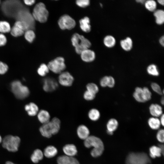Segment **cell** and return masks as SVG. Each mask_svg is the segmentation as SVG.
Segmentation results:
<instances>
[{"mask_svg":"<svg viewBox=\"0 0 164 164\" xmlns=\"http://www.w3.org/2000/svg\"><path fill=\"white\" fill-rule=\"evenodd\" d=\"M37 115L38 120L43 124L48 122L51 120L50 113L45 109L39 110Z\"/></svg>","mask_w":164,"mask_h":164,"instance_id":"obj_18","label":"cell"},{"mask_svg":"<svg viewBox=\"0 0 164 164\" xmlns=\"http://www.w3.org/2000/svg\"><path fill=\"white\" fill-rule=\"evenodd\" d=\"M8 67L5 63L0 61V74H3L8 71Z\"/></svg>","mask_w":164,"mask_h":164,"instance_id":"obj_44","label":"cell"},{"mask_svg":"<svg viewBox=\"0 0 164 164\" xmlns=\"http://www.w3.org/2000/svg\"><path fill=\"white\" fill-rule=\"evenodd\" d=\"M136 1L137 2H138V3H141L142 4H144L145 3V0H136Z\"/></svg>","mask_w":164,"mask_h":164,"instance_id":"obj_51","label":"cell"},{"mask_svg":"<svg viewBox=\"0 0 164 164\" xmlns=\"http://www.w3.org/2000/svg\"><path fill=\"white\" fill-rule=\"evenodd\" d=\"M160 118L159 120L161 124V125H162L163 126L164 125V115L163 114H162L160 117Z\"/></svg>","mask_w":164,"mask_h":164,"instance_id":"obj_48","label":"cell"},{"mask_svg":"<svg viewBox=\"0 0 164 164\" xmlns=\"http://www.w3.org/2000/svg\"><path fill=\"white\" fill-rule=\"evenodd\" d=\"M76 3L79 6L84 8L89 5L90 1L88 0H78L76 1Z\"/></svg>","mask_w":164,"mask_h":164,"instance_id":"obj_42","label":"cell"},{"mask_svg":"<svg viewBox=\"0 0 164 164\" xmlns=\"http://www.w3.org/2000/svg\"><path fill=\"white\" fill-rule=\"evenodd\" d=\"M150 163V159L144 152H131L125 160V164H149Z\"/></svg>","mask_w":164,"mask_h":164,"instance_id":"obj_5","label":"cell"},{"mask_svg":"<svg viewBox=\"0 0 164 164\" xmlns=\"http://www.w3.org/2000/svg\"><path fill=\"white\" fill-rule=\"evenodd\" d=\"M160 102H161V104L162 105L164 104V98L163 97H162V98Z\"/></svg>","mask_w":164,"mask_h":164,"instance_id":"obj_53","label":"cell"},{"mask_svg":"<svg viewBox=\"0 0 164 164\" xmlns=\"http://www.w3.org/2000/svg\"><path fill=\"white\" fill-rule=\"evenodd\" d=\"M80 54L82 60L87 63L93 61L95 58V55L94 51L89 49L83 50Z\"/></svg>","mask_w":164,"mask_h":164,"instance_id":"obj_15","label":"cell"},{"mask_svg":"<svg viewBox=\"0 0 164 164\" xmlns=\"http://www.w3.org/2000/svg\"><path fill=\"white\" fill-rule=\"evenodd\" d=\"M142 90L145 102L150 101L152 97V94L151 91L148 87H142Z\"/></svg>","mask_w":164,"mask_h":164,"instance_id":"obj_40","label":"cell"},{"mask_svg":"<svg viewBox=\"0 0 164 164\" xmlns=\"http://www.w3.org/2000/svg\"><path fill=\"white\" fill-rule=\"evenodd\" d=\"M154 16L156 23L159 25L162 24L164 22V11L162 9L155 10L154 12Z\"/></svg>","mask_w":164,"mask_h":164,"instance_id":"obj_30","label":"cell"},{"mask_svg":"<svg viewBox=\"0 0 164 164\" xmlns=\"http://www.w3.org/2000/svg\"><path fill=\"white\" fill-rule=\"evenodd\" d=\"M152 90L155 93L159 95H162L164 93V90H162L160 85L155 82H152L151 84Z\"/></svg>","mask_w":164,"mask_h":164,"instance_id":"obj_38","label":"cell"},{"mask_svg":"<svg viewBox=\"0 0 164 164\" xmlns=\"http://www.w3.org/2000/svg\"><path fill=\"white\" fill-rule=\"evenodd\" d=\"M57 149L53 145L47 146L44 149L43 153L44 156L47 158H52L54 157L57 154Z\"/></svg>","mask_w":164,"mask_h":164,"instance_id":"obj_25","label":"cell"},{"mask_svg":"<svg viewBox=\"0 0 164 164\" xmlns=\"http://www.w3.org/2000/svg\"></svg>","mask_w":164,"mask_h":164,"instance_id":"obj_55","label":"cell"},{"mask_svg":"<svg viewBox=\"0 0 164 164\" xmlns=\"http://www.w3.org/2000/svg\"><path fill=\"white\" fill-rule=\"evenodd\" d=\"M120 44L122 49L127 51L130 50L133 46L132 40L129 37H127L125 39L121 40Z\"/></svg>","mask_w":164,"mask_h":164,"instance_id":"obj_29","label":"cell"},{"mask_svg":"<svg viewBox=\"0 0 164 164\" xmlns=\"http://www.w3.org/2000/svg\"><path fill=\"white\" fill-rule=\"evenodd\" d=\"M87 116L91 121H98L100 118L101 114L98 109L96 108L90 109L87 112Z\"/></svg>","mask_w":164,"mask_h":164,"instance_id":"obj_23","label":"cell"},{"mask_svg":"<svg viewBox=\"0 0 164 164\" xmlns=\"http://www.w3.org/2000/svg\"><path fill=\"white\" fill-rule=\"evenodd\" d=\"M24 3L27 5H31L34 4L35 2V1L34 0H24Z\"/></svg>","mask_w":164,"mask_h":164,"instance_id":"obj_47","label":"cell"},{"mask_svg":"<svg viewBox=\"0 0 164 164\" xmlns=\"http://www.w3.org/2000/svg\"><path fill=\"white\" fill-rule=\"evenodd\" d=\"M96 95L86 90L84 92L83 97L84 99L87 101H91L94 99Z\"/></svg>","mask_w":164,"mask_h":164,"instance_id":"obj_39","label":"cell"},{"mask_svg":"<svg viewBox=\"0 0 164 164\" xmlns=\"http://www.w3.org/2000/svg\"><path fill=\"white\" fill-rule=\"evenodd\" d=\"M84 144L87 148L93 147L91 151V154L94 157L101 156L104 150V144L101 140L94 136H89L84 140Z\"/></svg>","mask_w":164,"mask_h":164,"instance_id":"obj_2","label":"cell"},{"mask_svg":"<svg viewBox=\"0 0 164 164\" xmlns=\"http://www.w3.org/2000/svg\"><path fill=\"white\" fill-rule=\"evenodd\" d=\"M57 161L58 164H80L78 160L75 158L66 155L58 157Z\"/></svg>","mask_w":164,"mask_h":164,"instance_id":"obj_16","label":"cell"},{"mask_svg":"<svg viewBox=\"0 0 164 164\" xmlns=\"http://www.w3.org/2000/svg\"><path fill=\"white\" fill-rule=\"evenodd\" d=\"M7 39L5 36L2 34H0V46L5 45Z\"/></svg>","mask_w":164,"mask_h":164,"instance_id":"obj_46","label":"cell"},{"mask_svg":"<svg viewBox=\"0 0 164 164\" xmlns=\"http://www.w3.org/2000/svg\"><path fill=\"white\" fill-rule=\"evenodd\" d=\"M3 138H2L1 135H0V144L2 143Z\"/></svg>","mask_w":164,"mask_h":164,"instance_id":"obj_54","label":"cell"},{"mask_svg":"<svg viewBox=\"0 0 164 164\" xmlns=\"http://www.w3.org/2000/svg\"><path fill=\"white\" fill-rule=\"evenodd\" d=\"M50 71L47 65L45 63L41 64L37 70V72L39 75L44 77H46Z\"/></svg>","mask_w":164,"mask_h":164,"instance_id":"obj_33","label":"cell"},{"mask_svg":"<svg viewBox=\"0 0 164 164\" xmlns=\"http://www.w3.org/2000/svg\"><path fill=\"white\" fill-rule=\"evenodd\" d=\"M11 29L9 23L6 21H0V32L7 33L10 31Z\"/></svg>","mask_w":164,"mask_h":164,"instance_id":"obj_36","label":"cell"},{"mask_svg":"<svg viewBox=\"0 0 164 164\" xmlns=\"http://www.w3.org/2000/svg\"><path fill=\"white\" fill-rule=\"evenodd\" d=\"M118 122L117 120L114 118H111L108 121L106 124L107 133L110 135L113 134V132L118 128Z\"/></svg>","mask_w":164,"mask_h":164,"instance_id":"obj_19","label":"cell"},{"mask_svg":"<svg viewBox=\"0 0 164 164\" xmlns=\"http://www.w3.org/2000/svg\"><path fill=\"white\" fill-rule=\"evenodd\" d=\"M26 30V28L23 22L18 20L15 22L10 31L12 36L18 37L22 35L24 31Z\"/></svg>","mask_w":164,"mask_h":164,"instance_id":"obj_13","label":"cell"},{"mask_svg":"<svg viewBox=\"0 0 164 164\" xmlns=\"http://www.w3.org/2000/svg\"><path fill=\"white\" fill-rule=\"evenodd\" d=\"M5 164H16L11 161H7L5 163Z\"/></svg>","mask_w":164,"mask_h":164,"instance_id":"obj_52","label":"cell"},{"mask_svg":"<svg viewBox=\"0 0 164 164\" xmlns=\"http://www.w3.org/2000/svg\"><path fill=\"white\" fill-rule=\"evenodd\" d=\"M58 24L62 29L70 30L75 27L76 22L69 15H64L60 18Z\"/></svg>","mask_w":164,"mask_h":164,"instance_id":"obj_12","label":"cell"},{"mask_svg":"<svg viewBox=\"0 0 164 164\" xmlns=\"http://www.w3.org/2000/svg\"><path fill=\"white\" fill-rule=\"evenodd\" d=\"M25 109L28 114L31 116L37 115L39 111V108L38 105L33 102H30L26 105Z\"/></svg>","mask_w":164,"mask_h":164,"instance_id":"obj_21","label":"cell"},{"mask_svg":"<svg viewBox=\"0 0 164 164\" xmlns=\"http://www.w3.org/2000/svg\"><path fill=\"white\" fill-rule=\"evenodd\" d=\"M10 86L12 91L15 97L19 99H24L29 95V91L28 87L22 85L19 80L13 81Z\"/></svg>","mask_w":164,"mask_h":164,"instance_id":"obj_6","label":"cell"},{"mask_svg":"<svg viewBox=\"0 0 164 164\" xmlns=\"http://www.w3.org/2000/svg\"><path fill=\"white\" fill-rule=\"evenodd\" d=\"M63 150L65 155L69 157H73L77 152V147L73 144H66L63 146Z\"/></svg>","mask_w":164,"mask_h":164,"instance_id":"obj_20","label":"cell"},{"mask_svg":"<svg viewBox=\"0 0 164 164\" xmlns=\"http://www.w3.org/2000/svg\"><path fill=\"white\" fill-rule=\"evenodd\" d=\"M81 29L86 32H90L91 30L90 19L87 17H85L81 19L79 21Z\"/></svg>","mask_w":164,"mask_h":164,"instance_id":"obj_27","label":"cell"},{"mask_svg":"<svg viewBox=\"0 0 164 164\" xmlns=\"http://www.w3.org/2000/svg\"><path fill=\"white\" fill-rule=\"evenodd\" d=\"M78 137L81 139L84 140L90 135V131L88 128L83 124L79 125L77 130Z\"/></svg>","mask_w":164,"mask_h":164,"instance_id":"obj_17","label":"cell"},{"mask_svg":"<svg viewBox=\"0 0 164 164\" xmlns=\"http://www.w3.org/2000/svg\"><path fill=\"white\" fill-rule=\"evenodd\" d=\"M21 143V139L17 136L8 135L2 139V147L8 151L15 152L19 149Z\"/></svg>","mask_w":164,"mask_h":164,"instance_id":"obj_3","label":"cell"},{"mask_svg":"<svg viewBox=\"0 0 164 164\" xmlns=\"http://www.w3.org/2000/svg\"><path fill=\"white\" fill-rule=\"evenodd\" d=\"M149 111L152 117L158 118L163 114L162 107L157 103L151 104L149 107Z\"/></svg>","mask_w":164,"mask_h":164,"instance_id":"obj_14","label":"cell"},{"mask_svg":"<svg viewBox=\"0 0 164 164\" xmlns=\"http://www.w3.org/2000/svg\"><path fill=\"white\" fill-rule=\"evenodd\" d=\"M16 18L25 25L27 30L34 28V19L27 10L21 9L16 14Z\"/></svg>","mask_w":164,"mask_h":164,"instance_id":"obj_7","label":"cell"},{"mask_svg":"<svg viewBox=\"0 0 164 164\" xmlns=\"http://www.w3.org/2000/svg\"><path fill=\"white\" fill-rule=\"evenodd\" d=\"M61 125V121L57 117H53L48 122L43 124L39 129V132L43 137L49 138L53 135L57 134Z\"/></svg>","mask_w":164,"mask_h":164,"instance_id":"obj_1","label":"cell"},{"mask_svg":"<svg viewBox=\"0 0 164 164\" xmlns=\"http://www.w3.org/2000/svg\"><path fill=\"white\" fill-rule=\"evenodd\" d=\"M86 90L96 95L99 91L98 86L94 82H89L86 85Z\"/></svg>","mask_w":164,"mask_h":164,"instance_id":"obj_34","label":"cell"},{"mask_svg":"<svg viewBox=\"0 0 164 164\" xmlns=\"http://www.w3.org/2000/svg\"><path fill=\"white\" fill-rule=\"evenodd\" d=\"M164 130L163 129H159L156 134V138L159 142L163 143L164 141Z\"/></svg>","mask_w":164,"mask_h":164,"instance_id":"obj_41","label":"cell"},{"mask_svg":"<svg viewBox=\"0 0 164 164\" xmlns=\"http://www.w3.org/2000/svg\"><path fill=\"white\" fill-rule=\"evenodd\" d=\"M133 96L135 100L138 102L141 103L145 102L142 87H136L133 94Z\"/></svg>","mask_w":164,"mask_h":164,"instance_id":"obj_22","label":"cell"},{"mask_svg":"<svg viewBox=\"0 0 164 164\" xmlns=\"http://www.w3.org/2000/svg\"><path fill=\"white\" fill-rule=\"evenodd\" d=\"M164 36H162L159 39V43L162 46H164Z\"/></svg>","mask_w":164,"mask_h":164,"instance_id":"obj_49","label":"cell"},{"mask_svg":"<svg viewBox=\"0 0 164 164\" xmlns=\"http://www.w3.org/2000/svg\"><path fill=\"white\" fill-rule=\"evenodd\" d=\"M59 84L57 80L51 77H45L43 80V89L47 93L52 92L57 89Z\"/></svg>","mask_w":164,"mask_h":164,"instance_id":"obj_11","label":"cell"},{"mask_svg":"<svg viewBox=\"0 0 164 164\" xmlns=\"http://www.w3.org/2000/svg\"><path fill=\"white\" fill-rule=\"evenodd\" d=\"M144 5L146 9L150 12H154L156 10L157 3L154 0H148L145 1Z\"/></svg>","mask_w":164,"mask_h":164,"instance_id":"obj_35","label":"cell"},{"mask_svg":"<svg viewBox=\"0 0 164 164\" xmlns=\"http://www.w3.org/2000/svg\"><path fill=\"white\" fill-rule=\"evenodd\" d=\"M115 81L114 77L111 76H108V81L107 87L110 88H113L115 86Z\"/></svg>","mask_w":164,"mask_h":164,"instance_id":"obj_45","label":"cell"},{"mask_svg":"<svg viewBox=\"0 0 164 164\" xmlns=\"http://www.w3.org/2000/svg\"><path fill=\"white\" fill-rule=\"evenodd\" d=\"M50 71L59 74L65 71L66 66L65 60L62 57H58L50 61L47 64Z\"/></svg>","mask_w":164,"mask_h":164,"instance_id":"obj_9","label":"cell"},{"mask_svg":"<svg viewBox=\"0 0 164 164\" xmlns=\"http://www.w3.org/2000/svg\"><path fill=\"white\" fill-rule=\"evenodd\" d=\"M71 40L76 52L79 54L83 50L89 49L91 46V42L88 39L77 33L73 35Z\"/></svg>","mask_w":164,"mask_h":164,"instance_id":"obj_4","label":"cell"},{"mask_svg":"<svg viewBox=\"0 0 164 164\" xmlns=\"http://www.w3.org/2000/svg\"><path fill=\"white\" fill-rule=\"evenodd\" d=\"M148 73L152 76L157 77L159 75V72L157 66L154 64H151L147 68Z\"/></svg>","mask_w":164,"mask_h":164,"instance_id":"obj_31","label":"cell"},{"mask_svg":"<svg viewBox=\"0 0 164 164\" xmlns=\"http://www.w3.org/2000/svg\"><path fill=\"white\" fill-rule=\"evenodd\" d=\"M158 2L160 4L162 5H164V0H157Z\"/></svg>","mask_w":164,"mask_h":164,"instance_id":"obj_50","label":"cell"},{"mask_svg":"<svg viewBox=\"0 0 164 164\" xmlns=\"http://www.w3.org/2000/svg\"><path fill=\"white\" fill-rule=\"evenodd\" d=\"M108 81V76H105L102 77L99 81L100 86L102 87H107Z\"/></svg>","mask_w":164,"mask_h":164,"instance_id":"obj_43","label":"cell"},{"mask_svg":"<svg viewBox=\"0 0 164 164\" xmlns=\"http://www.w3.org/2000/svg\"><path fill=\"white\" fill-rule=\"evenodd\" d=\"M32 15L35 20L41 23H44L47 20L49 12L44 4L39 2L35 6Z\"/></svg>","mask_w":164,"mask_h":164,"instance_id":"obj_8","label":"cell"},{"mask_svg":"<svg viewBox=\"0 0 164 164\" xmlns=\"http://www.w3.org/2000/svg\"><path fill=\"white\" fill-rule=\"evenodd\" d=\"M148 124L151 129L155 130L158 129L161 125L159 119L158 118L153 117L149 118Z\"/></svg>","mask_w":164,"mask_h":164,"instance_id":"obj_28","label":"cell"},{"mask_svg":"<svg viewBox=\"0 0 164 164\" xmlns=\"http://www.w3.org/2000/svg\"><path fill=\"white\" fill-rule=\"evenodd\" d=\"M149 150L150 156L153 159L160 157L164 153L159 146H152L150 148Z\"/></svg>","mask_w":164,"mask_h":164,"instance_id":"obj_26","label":"cell"},{"mask_svg":"<svg viewBox=\"0 0 164 164\" xmlns=\"http://www.w3.org/2000/svg\"><path fill=\"white\" fill-rule=\"evenodd\" d=\"M116 42L115 38L111 35H108L105 36L103 40L105 46L110 48L113 47L115 46Z\"/></svg>","mask_w":164,"mask_h":164,"instance_id":"obj_32","label":"cell"},{"mask_svg":"<svg viewBox=\"0 0 164 164\" xmlns=\"http://www.w3.org/2000/svg\"><path fill=\"white\" fill-rule=\"evenodd\" d=\"M25 39L29 42H32L35 37V34L32 29H29L26 31L25 33Z\"/></svg>","mask_w":164,"mask_h":164,"instance_id":"obj_37","label":"cell"},{"mask_svg":"<svg viewBox=\"0 0 164 164\" xmlns=\"http://www.w3.org/2000/svg\"><path fill=\"white\" fill-rule=\"evenodd\" d=\"M43 152L39 149H36L33 152L30 156L32 162L34 163H37L43 158Z\"/></svg>","mask_w":164,"mask_h":164,"instance_id":"obj_24","label":"cell"},{"mask_svg":"<svg viewBox=\"0 0 164 164\" xmlns=\"http://www.w3.org/2000/svg\"><path fill=\"white\" fill-rule=\"evenodd\" d=\"M57 80L59 85L65 87H69L73 85L74 78L69 72L64 71L58 74Z\"/></svg>","mask_w":164,"mask_h":164,"instance_id":"obj_10","label":"cell"}]
</instances>
